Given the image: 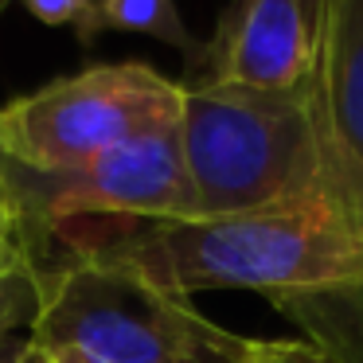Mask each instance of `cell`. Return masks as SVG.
<instances>
[{
	"instance_id": "obj_1",
	"label": "cell",
	"mask_w": 363,
	"mask_h": 363,
	"mask_svg": "<svg viewBox=\"0 0 363 363\" xmlns=\"http://www.w3.org/2000/svg\"><path fill=\"white\" fill-rule=\"evenodd\" d=\"M48 242L102 250L176 293L250 289L336 363H363V219L332 184L223 219H74Z\"/></svg>"
},
{
	"instance_id": "obj_2",
	"label": "cell",
	"mask_w": 363,
	"mask_h": 363,
	"mask_svg": "<svg viewBox=\"0 0 363 363\" xmlns=\"http://www.w3.org/2000/svg\"><path fill=\"white\" fill-rule=\"evenodd\" d=\"M28 332L43 352H79L94 363H250L262 347L141 266L82 246H59L43 262Z\"/></svg>"
},
{
	"instance_id": "obj_3",
	"label": "cell",
	"mask_w": 363,
	"mask_h": 363,
	"mask_svg": "<svg viewBox=\"0 0 363 363\" xmlns=\"http://www.w3.org/2000/svg\"><path fill=\"white\" fill-rule=\"evenodd\" d=\"M180 149L199 219L258 211L328 184L313 90L184 82Z\"/></svg>"
},
{
	"instance_id": "obj_4",
	"label": "cell",
	"mask_w": 363,
	"mask_h": 363,
	"mask_svg": "<svg viewBox=\"0 0 363 363\" xmlns=\"http://www.w3.org/2000/svg\"><path fill=\"white\" fill-rule=\"evenodd\" d=\"M184 82L145 63H102L0 106V164L63 172L180 125Z\"/></svg>"
},
{
	"instance_id": "obj_5",
	"label": "cell",
	"mask_w": 363,
	"mask_h": 363,
	"mask_svg": "<svg viewBox=\"0 0 363 363\" xmlns=\"http://www.w3.org/2000/svg\"><path fill=\"white\" fill-rule=\"evenodd\" d=\"M0 168L35 238H51L55 227L74 219H199L180 125L145 133L63 172Z\"/></svg>"
},
{
	"instance_id": "obj_6",
	"label": "cell",
	"mask_w": 363,
	"mask_h": 363,
	"mask_svg": "<svg viewBox=\"0 0 363 363\" xmlns=\"http://www.w3.org/2000/svg\"><path fill=\"white\" fill-rule=\"evenodd\" d=\"M328 0H230L184 82L313 90Z\"/></svg>"
},
{
	"instance_id": "obj_7",
	"label": "cell",
	"mask_w": 363,
	"mask_h": 363,
	"mask_svg": "<svg viewBox=\"0 0 363 363\" xmlns=\"http://www.w3.org/2000/svg\"><path fill=\"white\" fill-rule=\"evenodd\" d=\"M313 98L328 184L363 219V0H328Z\"/></svg>"
},
{
	"instance_id": "obj_8",
	"label": "cell",
	"mask_w": 363,
	"mask_h": 363,
	"mask_svg": "<svg viewBox=\"0 0 363 363\" xmlns=\"http://www.w3.org/2000/svg\"><path fill=\"white\" fill-rule=\"evenodd\" d=\"M40 242L0 238V336L28 332L40 308Z\"/></svg>"
},
{
	"instance_id": "obj_9",
	"label": "cell",
	"mask_w": 363,
	"mask_h": 363,
	"mask_svg": "<svg viewBox=\"0 0 363 363\" xmlns=\"http://www.w3.org/2000/svg\"><path fill=\"white\" fill-rule=\"evenodd\" d=\"M98 20H102V28H113V32H137L152 35L160 43H172L188 59L199 55V40L180 20L176 0H98Z\"/></svg>"
},
{
	"instance_id": "obj_10",
	"label": "cell",
	"mask_w": 363,
	"mask_h": 363,
	"mask_svg": "<svg viewBox=\"0 0 363 363\" xmlns=\"http://www.w3.org/2000/svg\"><path fill=\"white\" fill-rule=\"evenodd\" d=\"M24 9L35 20L51 28H79L82 40H94L102 32V20H98V0H24Z\"/></svg>"
},
{
	"instance_id": "obj_11",
	"label": "cell",
	"mask_w": 363,
	"mask_h": 363,
	"mask_svg": "<svg viewBox=\"0 0 363 363\" xmlns=\"http://www.w3.org/2000/svg\"><path fill=\"white\" fill-rule=\"evenodd\" d=\"M250 363H336V359L324 355L320 347H313L308 340H262L258 355Z\"/></svg>"
},
{
	"instance_id": "obj_12",
	"label": "cell",
	"mask_w": 363,
	"mask_h": 363,
	"mask_svg": "<svg viewBox=\"0 0 363 363\" xmlns=\"http://www.w3.org/2000/svg\"><path fill=\"white\" fill-rule=\"evenodd\" d=\"M0 238H35L32 227H28L24 211H20L16 196H12L9 188V176H4V168H0ZM40 242V238H35Z\"/></svg>"
},
{
	"instance_id": "obj_13",
	"label": "cell",
	"mask_w": 363,
	"mask_h": 363,
	"mask_svg": "<svg viewBox=\"0 0 363 363\" xmlns=\"http://www.w3.org/2000/svg\"><path fill=\"white\" fill-rule=\"evenodd\" d=\"M0 363H51V359L32 340V332H9V336H0Z\"/></svg>"
},
{
	"instance_id": "obj_14",
	"label": "cell",
	"mask_w": 363,
	"mask_h": 363,
	"mask_svg": "<svg viewBox=\"0 0 363 363\" xmlns=\"http://www.w3.org/2000/svg\"><path fill=\"white\" fill-rule=\"evenodd\" d=\"M48 359L51 363H94V359H86V355H79V352H48Z\"/></svg>"
},
{
	"instance_id": "obj_15",
	"label": "cell",
	"mask_w": 363,
	"mask_h": 363,
	"mask_svg": "<svg viewBox=\"0 0 363 363\" xmlns=\"http://www.w3.org/2000/svg\"><path fill=\"white\" fill-rule=\"evenodd\" d=\"M4 4H9V0H0V9H4Z\"/></svg>"
}]
</instances>
